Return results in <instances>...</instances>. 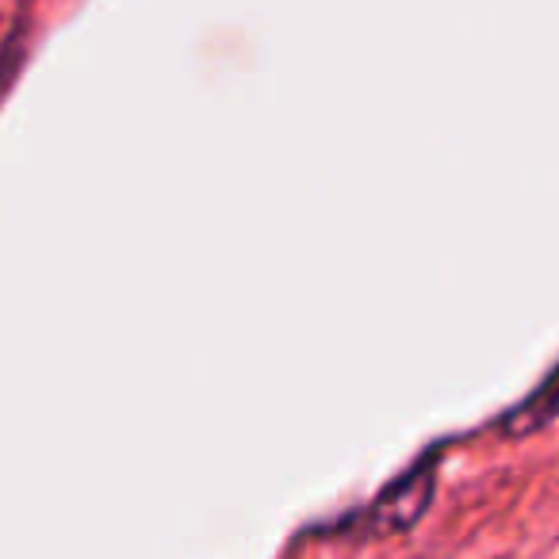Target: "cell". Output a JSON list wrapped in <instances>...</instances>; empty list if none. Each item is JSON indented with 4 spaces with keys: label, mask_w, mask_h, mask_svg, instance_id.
I'll use <instances>...</instances> for the list:
<instances>
[{
    "label": "cell",
    "mask_w": 559,
    "mask_h": 559,
    "mask_svg": "<svg viewBox=\"0 0 559 559\" xmlns=\"http://www.w3.org/2000/svg\"><path fill=\"white\" fill-rule=\"evenodd\" d=\"M433 479H437V467L429 464H418L406 479H399L395 487H388L376 502V510L368 513V525L376 533H399V528L414 525L421 518V510L429 506L433 498Z\"/></svg>",
    "instance_id": "1"
},
{
    "label": "cell",
    "mask_w": 559,
    "mask_h": 559,
    "mask_svg": "<svg viewBox=\"0 0 559 559\" xmlns=\"http://www.w3.org/2000/svg\"><path fill=\"white\" fill-rule=\"evenodd\" d=\"M556 414H559V372H551L548 380H544L540 388H536L533 395H528L525 403H521L518 411L502 421V429L506 433H518V437L533 433V429L548 426Z\"/></svg>",
    "instance_id": "2"
}]
</instances>
